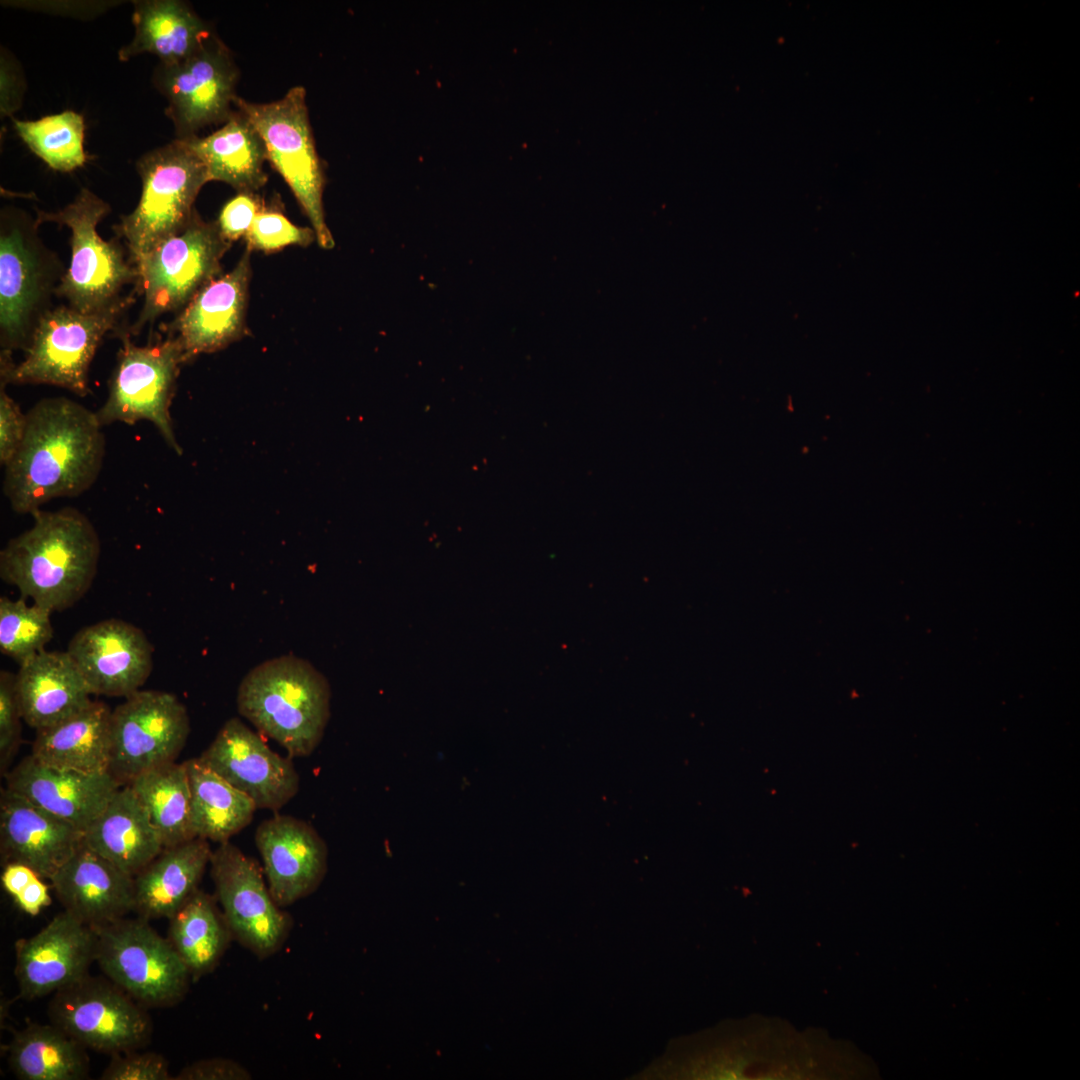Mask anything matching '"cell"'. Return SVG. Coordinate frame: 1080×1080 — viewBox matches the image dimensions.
I'll use <instances>...</instances> for the list:
<instances>
[{"instance_id": "d590c367", "label": "cell", "mask_w": 1080, "mask_h": 1080, "mask_svg": "<svg viewBox=\"0 0 1080 1080\" xmlns=\"http://www.w3.org/2000/svg\"><path fill=\"white\" fill-rule=\"evenodd\" d=\"M245 237L250 251L273 252L289 245L308 246L316 234L312 227L297 226L281 212L262 207Z\"/></svg>"}, {"instance_id": "d4e9b609", "label": "cell", "mask_w": 1080, "mask_h": 1080, "mask_svg": "<svg viewBox=\"0 0 1080 1080\" xmlns=\"http://www.w3.org/2000/svg\"><path fill=\"white\" fill-rule=\"evenodd\" d=\"M84 843L132 877L164 849L145 807L128 784L116 790L85 830Z\"/></svg>"}, {"instance_id": "ee69618b", "label": "cell", "mask_w": 1080, "mask_h": 1080, "mask_svg": "<svg viewBox=\"0 0 1080 1080\" xmlns=\"http://www.w3.org/2000/svg\"><path fill=\"white\" fill-rule=\"evenodd\" d=\"M36 877L37 873L30 867L11 862L4 865L1 882L4 890L15 898Z\"/></svg>"}, {"instance_id": "e0dca14e", "label": "cell", "mask_w": 1080, "mask_h": 1080, "mask_svg": "<svg viewBox=\"0 0 1080 1080\" xmlns=\"http://www.w3.org/2000/svg\"><path fill=\"white\" fill-rule=\"evenodd\" d=\"M67 653L91 694L128 697L140 690L153 668V646L137 626L111 618L80 629Z\"/></svg>"}, {"instance_id": "7bdbcfd3", "label": "cell", "mask_w": 1080, "mask_h": 1080, "mask_svg": "<svg viewBox=\"0 0 1080 1080\" xmlns=\"http://www.w3.org/2000/svg\"><path fill=\"white\" fill-rule=\"evenodd\" d=\"M18 908L30 916H36L40 911L49 906L51 897L48 886L36 877L15 898Z\"/></svg>"}, {"instance_id": "9a60e30c", "label": "cell", "mask_w": 1080, "mask_h": 1080, "mask_svg": "<svg viewBox=\"0 0 1080 1080\" xmlns=\"http://www.w3.org/2000/svg\"><path fill=\"white\" fill-rule=\"evenodd\" d=\"M189 733L187 709L174 694L138 690L112 711L108 773L127 785L152 768L174 762Z\"/></svg>"}, {"instance_id": "ac0fdd59", "label": "cell", "mask_w": 1080, "mask_h": 1080, "mask_svg": "<svg viewBox=\"0 0 1080 1080\" xmlns=\"http://www.w3.org/2000/svg\"><path fill=\"white\" fill-rule=\"evenodd\" d=\"M95 929L63 910L35 935L15 944L19 996L54 994L89 974L96 958Z\"/></svg>"}, {"instance_id": "cb8c5ba5", "label": "cell", "mask_w": 1080, "mask_h": 1080, "mask_svg": "<svg viewBox=\"0 0 1080 1080\" xmlns=\"http://www.w3.org/2000/svg\"><path fill=\"white\" fill-rule=\"evenodd\" d=\"M16 691L23 720L35 730L86 708L91 692L67 651H46L19 664Z\"/></svg>"}, {"instance_id": "7a4b0ae2", "label": "cell", "mask_w": 1080, "mask_h": 1080, "mask_svg": "<svg viewBox=\"0 0 1080 1080\" xmlns=\"http://www.w3.org/2000/svg\"><path fill=\"white\" fill-rule=\"evenodd\" d=\"M33 524L0 552V577L23 598L50 612L63 611L91 587L101 544L89 518L73 507L38 509Z\"/></svg>"}, {"instance_id": "4fadbf2b", "label": "cell", "mask_w": 1080, "mask_h": 1080, "mask_svg": "<svg viewBox=\"0 0 1080 1080\" xmlns=\"http://www.w3.org/2000/svg\"><path fill=\"white\" fill-rule=\"evenodd\" d=\"M209 866L215 897L234 940L260 960L279 952L293 918L274 900L262 867L229 841L212 851Z\"/></svg>"}, {"instance_id": "83f0119b", "label": "cell", "mask_w": 1080, "mask_h": 1080, "mask_svg": "<svg viewBox=\"0 0 1080 1080\" xmlns=\"http://www.w3.org/2000/svg\"><path fill=\"white\" fill-rule=\"evenodd\" d=\"M111 715L92 701L75 715L36 730L31 756L40 763L84 773H106L110 763Z\"/></svg>"}, {"instance_id": "8d00e7d4", "label": "cell", "mask_w": 1080, "mask_h": 1080, "mask_svg": "<svg viewBox=\"0 0 1080 1080\" xmlns=\"http://www.w3.org/2000/svg\"><path fill=\"white\" fill-rule=\"evenodd\" d=\"M22 714L16 691V674L0 672V769L5 772L21 740Z\"/></svg>"}, {"instance_id": "5bb4252c", "label": "cell", "mask_w": 1080, "mask_h": 1080, "mask_svg": "<svg viewBox=\"0 0 1080 1080\" xmlns=\"http://www.w3.org/2000/svg\"><path fill=\"white\" fill-rule=\"evenodd\" d=\"M237 65L228 47L214 33L190 57L174 64L159 63L153 83L166 98L165 113L177 139L224 124L234 113Z\"/></svg>"}, {"instance_id": "30bf717a", "label": "cell", "mask_w": 1080, "mask_h": 1080, "mask_svg": "<svg viewBox=\"0 0 1080 1080\" xmlns=\"http://www.w3.org/2000/svg\"><path fill=\"white\" fill-rule=\"evenodd\" d=\"M97 933L95 962L105 977L144 1007L180 1002L192 980L167 938L142 917L121 918Z\"/></svg>"}, {"instance_id": "60d3db41", "label": "cell", "mask_w": 1080, "mask_h": 1080, "mask_svg": "<svg viewBox=\"0 0 1080 1080\" xmlns=\"http://www.w3.org/2000/svg\"><path fill=\"white\" fill-rule=\"evenodd\" d=\"M252 1074L237 1061L209 1058L195 1061L174 1076V1080H250Z\"/></svg>"}, {"instance_id": "7c38bea8", "label": "cell", "mask_w": 1080, "mask_h": 1080, "mask_svg": "<svg viewBox=\"0 0 1080 1080\" xmlns=\"http://www.w3.org/2000/svg\"><path fill=\"white\" fill-rule=\"evenodd\" d=\"M48 1016L85 1048L110 1056L142 1048L152 1034L145 1007L107 977L88 974L58 990Z\"/></svg>"}, {"instance_id": "8992f818", "label": "cell", "mask_w": 1080, "mask_h": 1080, "mask_svg": "<svg viewBox=\"0 0 1080 1080\" xmlns=\"http://www.w3.org/2000/svg\"><path fill=\"white\" fill-rule=\"evenodd\" d=\"M136 168L142 182L140 199L116 226L134 265L189 224L194 202L209 182L204 163L177 138L143 154Z\"/></svg>"}, {"instance_id": "ab89813d", "label": "cell", "mask_w": 1080, "mask_h": 1080, "mask_svg": "<svg viewBox=\"0 0 1080 1080\" xmlns=\"http://www.w3.org/2000/svg\"><path fill=\"white\" fill-rule=\"evenodd\" d=\"M5 384L0 389V462L4 467L11 461L21 445L27 425V417L11 398Z\"/></svg>"}, {"instance_id": "4316f807", "label": "cell", "mask_w": 1080, "mask_h": 1080, "mask_svg": "<svg viewBox=\"0 0 1080 1080\" xmlns=\"http://www.w3.org/2000/svg\"><path fill=\"white\" fill-rule=\"evenodd\" d=\"M133 39L118 51L120 61L152 54L161 64H174L194 54L213 34L192 7L180 0L133 1Z\"/></svg>"}, {"instance_id": "836d02e7", "label": "cell", "mask_w": 1080, "mask_h": 1080, "mask_svg": "<svg viewBox=\"0 0 1080 1080\" xmlns=\"http://www.w3.org/2000/svg\"><path fill=\"white\" fill-rule=\"evenodd\" d=\"M13 125L28 148L53 170L72 172L86 163L81 114L65 110L37 120L13 119Z\"/></svg>"}, {"instance_id": "603a6c76", "label": "cell", "mask_w": 1080, "mask_h": 1080, "mask_svg": "<svg viewBox=\"0 0 1080 1080\" xmlns=\"http://www.w3.org/2000/svg\"><path fill=\"white\" fill-rule=\"evenodd\" d=\"M6 787L83 832L122 786L108 772L84 773L49 766L31 755L5 773Z\"/></svg>"}, {"instance_id": "b9f144b4", "label": "cell", "mask_w": 1080, "mask_h": 1080, "mask_svg": "<svg viewBox=\"0 0 1080 1080\" xmlns=\"http://www.w3.org/2000/svg\"><path fill=\"white\" fill-rule=\"evenodd\" d=\"M0 84L1 117H12L21 107L26 85L18 63L4 51L1 52Z\"/></svg>"}, {"instance_id": "f546056e", "label": "cell", "mask_w": 1080, "mask_h": 1080, "mask_svg": "<svg viewBox=\"0 0 1080 1080\" xmlns=\"http://www.w3.org/2000/svg\"><path fill=\"white\" fill-rule=\"evenodd\" d=\"M168 920L167 939L193 981L211 973L234 940L216 897L201 889Z\"/></svg>"}, {"instance_id": "3957f363", "label": "cell", "mask_w": 1080, "mask_h": 1080, "mask_svg": "<svg viewBox=\"0 0 1080 1080\" xmlns=\"http://www.w3.org/2000/svg\"><path fill=\"white\" fill-rule=\"evenodd\" d=\"M326 677L305 659L283 655L250 670L237 690V709L290 757L311 755L330 717Z\"/></svg>"}, {"instance_id": "5b68a950", "label": "cell", "mask_w": 1080, "mask_h": 1080, "mask_svg": "<svg viewBox=\"0 0 1080 1080\" xmlns=\"http://www.w3.org/2000/svg\"><path fill=\"white\" fill-rule=\"evenodd\" d=\"M39 222L25 212L1 213L0 341L1 353L28 348L50 300L64 276L61 262L41 242Z\"/></svg>"}, {"instance_id": "4dcf8cb0", "label": "cell", "mask_w": 1080, "mask_h": 1080, "mask_svg": "<svg viewBox=\"0 0 1080 1080\" xmlns=\"http://www.w3.org/2000/svg\"><path fill=\"white\" fill-rule=\"evenodd\" d=\"M86 1049L52 1023H32L14 1034L8 1063L21 1080H83L89 1076Z\"/></svg>"}, {"instance_id": "277c9868", "label": "cell", "mask_w": 1080, "mask_h": 1080, "mask_svg": "<svg viewBox=\"0 0 1080 1080\" xmlns=\"http://www.w3.org/2000/svg\"><path fill=\"white\" fill-rule=\"evenodd\" d=\"M110 213L107 202L82 188L72 202L56 212L38 211L37 221L67 226L71 231L70 266L56 290L67 305L83 313H99L128 307L133 294L121 293L128 285L137 287L138 273L120 245L104 240L98 224Z\"/></svg>"}, {"instance_id": "484cf974", "label": "cell", "mask_w": 1080, "mask_h": 1080, "mask_svg": "<svg viewBox=\"0 0 1080 1080\" xmlns=\"http://www.w3.org/2000/svg\"><path fill=\"white\" fill-rule=\"evenodd\" d=\"M212 850L196 837L165 847L134 877L137 916L147 920L173 916L199 889Z\"/></svg>"}, {"instance_id": "e575fe53", "label": "cell", "mask_w": 1080, "mask_h": 1080, "mask_svg": "<svg viewBox=\"0 0 1080 1080\" xmlns=\"http://www.w3.org/2000/svg\"><path fill=\"white\" fill-rule=\"evenodd\" d=\"M52 612L25 598L0 597V651L19 664L44 650L53 638Z\"/></svg>"}, {"instance_id": "f35d334b", "label": "cell", "mask_w": 1080, "mask_h": 1080, "mask_svg": "<svg viewBox=\"0 0 1080 1080\" xmlns=\"http://www.w3.org/2000/svg\"><path fill=\"white\" fill-rule=\"evenodd\" d=\"M261 209L254 192H238L223 206L216 221L222 236L230 243L246 236Z\"/></svg>"}, {"instance_id": "d6a6232c", "label": "cell", "mask_w": 1080, "mask_h": 1080, "mask_svg": "<svg viewBox=\"0 0 1080 1080\" xmlns=\"http://www.w3.org/2000/svg\"><path fill=\"white\" fill-rule=\"evenodd\" d=\"M131 786L145 807L163 846L196 838L191 818V791L183 763L170 762L134 778Z\"/></svg>"}, {"instance_id": "9c48e42d", "label": "cell", "mask_w": 1080, "mask_h": 1080, "mask_svg": "<svg viewBox=\"0 0 1080 1080\" xmlns=\"http://www.w3.org/2000/svg\"><path fill=\"white\" fill-rule=\"evenodd\" d=\"M230 245L216 221L206 222L195 211L182 231L140 259L135 267L143 305L128 331L130 335L138 334L163 314L181 311L220 275L221 260Z\"/></svg>"}, {"instance_id": "2e32d148", "label": "cell", "mask_w": 1080, "mask_h": 1080, "mask_svg": "<svg viewBox=\"0 0 1080 1080\" xmlns=\"http://www.w3.org/2000/svg\"><path fill=\"white\" fill-rule=\"evenodd\" d=\"M198 758L246 794L257 809L279 810L299 791L300 777L290 756L273 751L235 717L223 724Z\"/></svg>"}, {"instance_id": "ffe728a7", "label": "cell", "mask_w": 1080, "mask_h": 1080, "mask_svg": "<svg viewBox=\"0 0 1080 1080\" xmlns=\"http://www.w3.org/2000/svg\"><path fill=\"white\" fill-rule=\"evenodd\" d=\"M250 276L247 249L231 271L212 279L179 312L169 334L179 342L185 362L221 350L244 334Z\"/></svg>"}, {"instance_id": "6da1fadb", "label": "cell", "mask_w": 1080, "mask_h": 1080, "mask_svg": "<svg viewBox=\"0 0 1080 1080\" xmlns=\"http://www.w3.org/2000/svg\"><path fill=\"white\" fill-rule=\"evenodd\" d=\"M21 445L4 467L12 510L32 514L50 500L76 497L97 480L105 437L96 413L66 397L43 398L27 413Z\"/></svg>"}, {"instance_id": "52a82bcc", "label": "cell", "mask_w": 1080, "mask_h": 1080, "mask_svg": "<svg viewBox=\"0 0 1080 1080\" xmlns=\"http://www.w3.org/2000/svg\"><path fill=\"white\" fill-rule=\"evenodd\" d=\"M262 138L267 160L283 177L309 218L318 244L334 247L323 208L325 176L316 150L306 90L294 86L280 99L268 103L249 102L239 96L234 102Z\"/></svg>"}, {"instance_id": "74e56055", "label": "cell", "mask_w": 1080, "mask_h": 1080, "mask_svg": "<svg viewBox=\"0 0 1080 1080\" xmlns=\"http://www.w3.org/2000/svg\"><path fill=\"white\" fill-rule=\"evenodd\" d=\"M101 1080H174L167 1060L158 1053L137 1050L111 1055Z\"/></svg>"}, {"instance_id": "1f68e13d", "label": "cell", "mask_w": 1080, "mask_h": 1080, "mask_svg": "<svg viewBox=\"0 0 1080 1080\" xmlns=\"http://www.w3.org/2000/svg\"><path fill=\"white\" fill-rule=\"evenodd\" d=\"M191 791V818L196 837L224 843L246 828L257 809L254 802L198 757L184 761Z\"/></svg>"}, {"instance_id": "ba28073f", "label": "cell", "mask_w": 1080, "mask_h": 1080, "mask_svg": "<svg viewBox=\"0 0 1080 1080\" xmlns=\"http://www.w3.org/2000/svg\"><path fill=\"white\" fill-rule=\"evenodd\" d=\"M128 307L83 313L68 305L47 311L18 364L0 355L1 383L48 384L84 397L89 392V368L103 337L116 329Z\"/></svg>"}, {"instance_id": "44dd1931", "label": "cell", "mask_w": 1080, "mask_h": 1080, "mask_svg": "<svg viewBox=\"0 0 1080 1080\" xmlns=\"http://www.w3.org/2000/svg\"><path fill=\"white\" fill-rule=\"evenodd\" d=\"M84 832L20 794L1 789L0 850L4 864L16 862L50 877L74 854Z\"/></svg>"}, {"instance_id": "8fae6325", "label": "cell", "mask_w": 1080, "mask_h": 1080, "mask_svg": "<svg viewBox=\"0 0 1080 1080\" xmlns=\"http://www.w3.org/2000/svg\"><path fill=\"white\" fill-rule=\"evenodd\" d=\"M118 333L122 346L109 380L108 396L95 412L100 424L134 425L147 420L181 454L170 416L180 365L185 362L179 342L168 334L164 339L138 346L131 341L128 331L118 330Z\"/></svg>"}, {"instance_id": "f1b7e54d", "label": "cell", "mask_w": 1080, "mask_h": 1080, "mask_svg": "<svg viewBox=\"0 0 1080 1080\" xmlns=\"http://www.w3.org/2000/svg\"><path fill=\"white\" fill-rule=\"evenodd\" d=\"M181 140L204 163L209 181L224 182L238 192H254L267 182L264 142L238 109L213 133Z\"/></svg>"}, {"instance_id": "d6986e66", "label": "cell", "mask_w": 1080, "mask_h": 1080, "mask_svg": "<svg viewBox=\"0 0 1080 1080\" xmlns=\"http://www.w3.org/2000/svg\"><path fill=\"white\" fill-rule=\"evenodd\" d=\"M255 844L269 890L286 908L312 894L327 873V845L307 822L276 814L256 829Z\"/></svg>"}, {"instance_id": "7402d4cb", "label": "cell", "mask_w": 1080, "mask_h": 1080, "mask_svg": "<svg viewBox=\"0 0 1080 1080\" xmlns=\"http://www.w3.org/2000/svg\"><path fill=\"white\" fill-rule=\"evenodd\" d=\"M49 880L63 910L93 928L134 912V877L90 849L84 840Z\"/></svg>"}]
</instances>
